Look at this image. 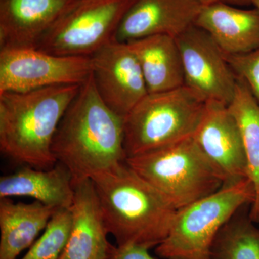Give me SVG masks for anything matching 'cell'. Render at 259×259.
I'll return each instance as SVG.
<instances>
[{"instance_id": "5bb4252c", "label": "cell", "mask_w": 259, "mask_h": 259, "mask_svg": "<svg viewBox=\"0 0 259 259\" xmlns=\"http://www.w3.org/2000/svg\"><path fill=\"white\" fill-rule=\"evenodd\" d=\"M75 0H0V49L36 48Z\"/></svg>"}, {"instance_id": "d4e9b609", "label": "cell", "mask_w": 259, "mask_h": 259, "mask_svg": "<svg viewBox=\"0 0 259 259\" xmlns=\"http://www.w3.org/2000/svg\"><path fill=\"white\" fill-rule=\"evenodd\" d=\"M219 1L231 5H253V0H219Z\"/></svg>"}, {"instance_id": "52a82bcc", "label": "cell", "mask_w": 259, "mask_h": 259, "mask_svg": "<svg viewBox=\"0 0 259 259\" xmlns=\"http://www.w3.org/2000/svg\"><path fill=\"white\" fill-rule=\"evenodd\" d=\"M136 0H75L42 37L36 49L63 56L90 57L115 40Z\"/></svg>"}, {"instance_id": "7c38bea8", "label": "cell", "mask_w": 259, "mask_h": 259, "mask_svg": "<svg viewBox=\"0 0 259 259\" xmlns=\"http://www.w3.org/2000/svg\"><path fill=\"white\" fill-rule=\"evenodd\" d=\"M202 6L197 0H136L121 21L115 40L127 42L157 35L177 38L194 25Z\"/></svg>"}, {"instance_id": "4316f807", "label": "cell", "mask_w": 259, "mask_h": 259, "mask_svg": "<svg viewBox=\"0 0 259 259\" xmlns=\"http://www.w3.org/2000/svg\"><path fill=\"white\" fill-rule=\"evenodd\" d=\"M253 5H255V8H256L259 12V0H253Z\"/></svg>"}, {"instance_id": "6da1fadb", "label": "cell", "mask_w": 259, "mask_h": 259, "mask_svg": "<svg viewBox=\"0 0 259 259\" xmlns=\"http://www.w3.org/2000/svg\"><path fill=\"white\" fill-rule=\"evenodd\" d=\"M51 150L69 169L74 185L126 161L124 118L102 100L93 74L65 111Z\"/></svg>"}, {"instance_id": "9a60e30c", "label": "cell", "mask_w": 259, "mask_h": 259, "mask_svg": "<svg viewBox=\"0 0 259 259\" xmlns=\"http://www.w3.org/2000/svg\"><path fill=\"white\" fill-rule=\"evenodd\" d=\"M226 55L251 52L259 48V12L218 1L202 6L194 23Z\"/></svg>"}, {"instance_id": "ba28073f", "label": "cell", "mask_w": 259, "mask_h": 259, "mask_svg": "<svg viewBox=\"0 0 259 259\" xmlns=\"http://www.w3.org/2000/svg\"><path fill=\"white\" fill-rule=\"evenodd\" d=\"M91 74L88 56H56L36 48L0 49V93L81 85Z\"/></svg>"}, {"instance_id": "e0dca14e", "label": "cell", "mask_w": 259, "mask_h": 259, "mask_svg": "<svg viewBox=\"0 0 259 259\" xmlns=\"http://www.w3.org/2000/svg\"><path fill=\"white\" fill-rule=\"evenodd\" d=\"M139 61L148 93L185 85L183 67L176 38L152 35L126 42Z\"/></svg>"}, {"instance_id": "ac0fdd59", "label": "cell", "mask_w": 259, "mask_h": 259, "mask_svg": "<svg viewBox=\"0 0 259 259\" xmlns=\"http://www.w3.org/2000/svg\"><path fill=\"white\" fill-rule=\"evenodd\" d=\"M58 209L41 202L0 199V259H16L31 246Z\"/></svg>"}, {"instance_id": "484cf974", "label": "cell", "mask_w": 259, "mask_h": 259, "mask_svg": "<svg viewBox=\"0 0 259 259\" xmlns=\"http://www.w3.org/2000/svg\"><path fill=\"white\" fill-rule=\"evenodd\" d=\"M202 5H208L212 4V3H217L219 0H197Z\"/></svg>"}, {"instance_id": "8992f818", "label": "cell", "mask_w": 259, "mask_h": 259, "mask_svg": "<svg viewBox=\"0 0 259 259\" xmlns=\"http://www.w3.org/2000/svg\"><path fill=\"white\" fill-rule=\"evenodd\" d=\"M249 178L223 185L207 197L180 209L168 236L155 250L163 259H210L213 242L238 210L255 202Z\"/></svg>"}, {"instance_id": "ffe728a7", "label": "cell", "mask_w": 259, "mask_h": 259, "mask_svg": "<svg viewBox=\"0 0 259 259\" xmlns=\"http://www.w3.org/2000/svg\"><path fill=\"white\" fill-rule=\"evenodd\" d=\"M243 207L218 233L210 259H259V229Z\"/></svg>"}, {"instance_id": "30bf717a", "label": "cell", "mask_w": 259, "mask_h": 259, "mask_svg": "<svg viewBox=\"0 0 259 259\" xmlns=\"http://www.w3.org/2000/svg\"><path fill=\"white\" fill-rule=\"evenodd\" d=\"M102 100L122 118L148 93L137 58L126 42L114 40L90 56Z\"/></svg>"}, {"instance_id": "7a4b0ae2", "label": "cell", "mask_w": 259, "mask_h": 259, "mask_svg": "<svg viewBox=\"0 0 259 259\" xmlns=\"http://www.w3.org/2000/svg\"><path fill=\"white\" fill-rule=\"evenodd\" d=\"M91 180L107 233L117 245L151 249L166 239L178 209L126 161Z\"/></svg>"}, {"instance_id": "8fae6325", "label": "cell", "mask_w": 259, "mask_h": 259, "mask_svg": "<svg viewBox=\"0 0 259 259\" xmlns=\"http://www.w3.org/2000/svg\"><path fill=\"white\" fill-rule=\"evenodd\" d=\"M224 185L248 178L241 130L228 106L207 102L203 117L193 136Z\"/></svg>"}, {"instance_id": "2e32d148", "label": "cell", "mask_w": 259, "mask_h": 259, "mask_svg": "<svg viewBox=\"0 0 259 259\" xmlns=\"http://www.w3.org/2000/svg\"><path fill=\"white\" fill-rule=\"evenodd\" d=\"M74 192L71 173L59 162L49 169L25 166L0 179V199L31 197L56 209H70Z\"/></svg>"}, {"instance_id": "cb8c5ba5", "label": "cell", "mask_w": 259, "mask_h": 259, "mask_svg": "<svg viewBox=\"0 0 259 259\" xmlns=\"http://www.w3.org/2000/svg\"><path fill=\"white\" fill-rule=\"evenodd\" d=\"M249 214L253 222L259 223V199L255 203L250 206Z\"/></svg>"}, {"instance_id": "5b68a950", "label": "cell", "mask_w": 259, "mask_h": 259, "mask_svg": "<svg viewBox=\"0 0 259 259\" xmlns=\"http://www.w3.org/2000/svg\"><path fill=\"white\" fill-rule=\"evenodd\" d=\"M126 162L178 210L214 193L224 185L222 177L193 137L127 158Z\"/></svg>"}, {"instance_id": "44dd1931", "label": "cell", "mask_w": 259, "mask_h": 259, "mask_svg": "<svg viewBox=\"0 0 259 259\" xmlns=\"http://www.w3.org/2000/svg\"><path fill=\"white\" fill-rule=\"evenodd\" d=\"M71 228L70 209H58L44 234L21 259H59L69 240Z\"/></svg>"}, {"instance_id": "277c9868", "label": "cell", "mask_w": 259, "mask_h": 259, "mask_svg": "<svg viewBox=\"0 0 259 259\" xmlns=\"http://www.w3.org/2000/svg\"><path fill=\"white\" fill-rule=\"evenodd\" d=\"M207 102L188 87L148 93L124 117L127 158L193 137Z\"/></svg>"}, {"instance_id": "d6986e66", "label": "cell", "mask_w": 259, "mask_h": 259, "mask_svg": "<svg viewBox=\"0 0 259 259\" xmlns=\"http://www.w3.org/2000/svg\"><path fill=\"white\" fill-rule=\"evenodd\" d=\"M237 79L236 93L228 108L241 130L248 178L255 191L254 204L259 199V105L243 80Z\"/></svg>"}, {"instance_id": "4fadbf2b", "label": "cell", "mask_w": 259, "mask_h": 259, "mask_svg": "<svg viewBox=\"0 0 259 259\" xmlns=\"http://www.w3.org/2000/svg\"><path fill=\"white\" fill-rule=\"evenodd\" d=\"M70 207L71 228L69 240L59 259H107L114 245L107 233L98 197L91 179L74 185Z\"/></svg>"}, {"instance_id": "603a6c76", "label": "cell", "mask_w": 259, "mask_h": 259, "mask_svg": "<svg viewBox=\"0 0 259 259\" xmlns=\"http://www.w3.org/2000/svg\"><path fill=\"white\" fill-rule=\"evenodd\" d=\"M149 250L142 245H114L107 259H156L150 254Z\"/></svg>"}, {"instance_id": "7402d4cb", "label": "cell", "mask_w": 259, "mask_h": 259, "mask_svg": "<svg viewBox=\"0 0 259 259\" xmlns=\"http://www.w3.org/2000/svg\"><path fill=\"white\" fill-rule=\"evenodd\" d=\"M224 55L237 77L243 80L259 105V48L246 54Z\"/></svg>"}, {"instance_id": "3957f363", "label": "cell", "mask_w": 259, "mask_h": 259, "mask_svg": "<svg viewBox=\"0 0 259 259\" xmlns=\"http://www.w3.org/2000/svg\"><path fill=\"white\" fill-rule=\"evenodd\" d=\"M80 86L57 85L23 93H0L2 153L24 166L40 169L55 166L53 140Z\"/></svg>"}, {"instance_id": "9c48e42d", "label": "cell", "mask_w": 259, "mask_h": 259, "mask_svg": "<svg viewBox=\"0 0 259 259\" xmlns=\"http://www.w3.org/2000/svg\"><path fill=\"white\" fill-rule=\"evenodd\" d=\"M176 40L185 85L204 101L228 106L235 96L238 79L223 51L207 32L194 25Z\"/></svg>"}]
</instances>
